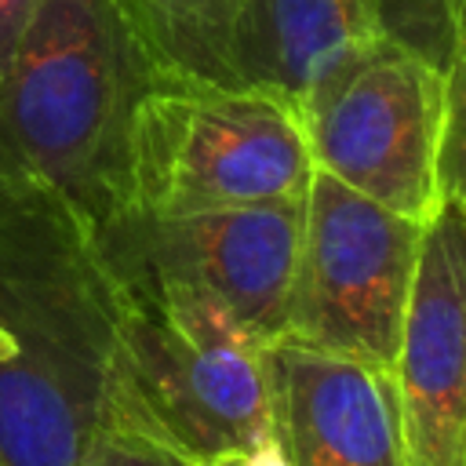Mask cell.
<instances>
[{"label": "cell", "instance_id": "obj_11", "mask_svg": "<svg viewBox=\"0 0 466 466\" xmlns=\"http://www.w3.org/2000/svg\"><path fill=\"white\" fill-rule=\"evenodd\" d=\"M164 80L240 87L233 73L237 0H116Z\"/></svg>", "mask_w": 466, "mask_h": 466}, {"label": "cell", "instance_id": "obj_7", "mask_svg": "<svg viewBox=\"0 0 466 466\" xmlns=\"http://www.w3.org/2000/svg\"><path fill=\"white\" fill-rule=\"evenodd\" d=\"M299 237L302 200L189 215L127 211L91 240L109 273L189 284L222 302L266 346L288 328Z\"/></svg>", "mask_w": 466, "mask_h": 466}, {"label": "cell", "instance_id": "obj_1", "mask_svg": "<svg viewBox=\"0 0 466 466\" xmlns=\"http://www.w3.org/2000/svg\"><path fill=\"white\" fill-rule=\"evenodd\" d=\"M0 466H84L102 426L120 288L51 193L0 171Z\"/></svg>", "mask_w": 466, "mask_h": 466}, {"label": "cell", "instance_id": "obj_6", "mask_svg": "<svg viewBox=\"0 0 466 466\" xmlns=\"http://www.w3.org/2000/svg\"><path fill=\"white\" fill-rule=\"evenodd\" d=\"M422 226L313 167L284 335L393 371Z\"/></svg>", "mask_w": 466, "mask_h": 466}, {"label": "cell", "instance_id": "obj_13", "mask_svg": "<svg viewBox=\"0 0 466 466\" xmlns=\"http://www.w3.org/2000/svg\"><path fill=\"white\" fill-rule=\"evenodd\" d=\"M437 189L441 197L466 204V55H459L444 73Z\"/></svg>", "mask_w": 466, "mask_h": 466}, {"label": "cell", "instance_id": "obj_8", "mask_svg": "<svg viewBox=\"0 0 466 466\" xmlns=\"http://www.w3.org/2000/svg\"><path fill=\"white\" fill-rule=\"evenodd\" d=\"M393 386L404 466H466V204L448 197L422 226Z\"/></svg>", "mask_w": 466, "mask_h": 466}, {"label": "cell", "instance_id": "obj_2", "mask_svg": "<svg viewBox=\"0 0 466 466\" xmlns=\"http://www.w3.org/2000/svg\"><path fill=\"white\" fill-rule=\"evenodd\" d=\"M160 69L116 0H40L0 73V171L98 237L131 211V146Z\"/></svg>", "mask_w": 466, "mask_h": 466}, {"label": "cell", "instance_id": "obj_16", "mask_svg": "<svg viewBox=\"0 0 466 466\" xmlns=\"http://www.w3.org/2000/svg\"><path fill=\"white\" fill-rule=\"evenodd\" d=\"M451 25H455V58L466 55V0H444Z\"/></svg>", "mask_w": 466, "mask_h": 466}, {"label": "cell", "instance_id": "obj_9", "mask_svg": "<svg viewBox=\"0 0 466 466\" xmlns=\"http://www.w3.org/2000/svg\"><path fill=\"white\" fill-rule=\"evenodd\" d=\"M266 375L288 466H404L393 371L280 335Z\"/></svg>", "mask_w": 466, "mask_h": 466}, {"label": "cell", "instance_id": "obj_5", "mask_svg": "<svg viewBox=\"0 0 466 466\" xmlns=\"http://www.w3.org/2000/svg\"><path fill=\"white\" fill-rule=\"evenodd\" d=\"M441 113L444 73L382 36L324 76L295 116L317 171L426 226L441 204Z\"/></svg>", "mask_w": 466, "mask_h": 466}, {"label": "cell", "instance_id": "obj_14", "mask_svg": "<svg viewBox=\"0 0 466 466\" xmlns=\"http://www.w3.org/2000/svg\"><path fill=\"white\" fill-rule=\"evenodd\" d=\"M84 466H189V462L142 433L120 426H98L84 455Z\"/></svg>", "mask_w": 466, "mask_h": 466}, {"label": "cell", "instance_id": "obj_3", "mask_svg": "<svg viewBox=\"0 0 466 466\" xmlns=\"http://www.w3.org/2000/svg\"><path fill=\"white\" fill-rule=\"evenodd\" d=\"M120 331L102 426L142 433L189 466L273 437L266 346L211 295L164 277H116Z\"/></svg>", "mask_w": 466, "mask_h": 466}, {"label": "cell", "instance_id": "obj_17", "mask_svg": "<svg viewBox=\"0 0 466 466\" xmlns=\"http://www.w3.org/2000/svg\"><path fill=\"white\" fill-rule=\"evenodd\" d=\"M18 353V346H15V339H11V331L0 324V364H7L11 357Z\"/></svg>", "mask_w": 466, "mask_h": 466}, {"label": "cell", "instance_id": "obj_12", "mask_svg": "<svg viewBox=\"0 0 466 466\" xmlns=\"http://www.w3.org/2000/svg\"><path fill=\"white\" fill-rule=\"evenodd\" d=\"M382 33L448 73L455 62V25L444 0H375Z\"/></svg>", "mask_w": 466, "mask_h": 466}, {"label": "cell", "instance_id": "obj_4", "mask_svg": "<svg viewBox=\"0 0 466 466\" xmlns=\"http://www.w3.org/2000/svg\"><path fill=\"white\" fill-rule=\"evenodd\" d=\"M309 178L299 116L266 91L160 80L138 109L131 146L138 215L299 204Z\"/></svg>", "mask_w": 466, "mask_h": 466}, {"label": "cell", "instance_id": "obj_15", "mask_svg": "<svg viewBox=\"0 0 466 466\" xmlns=\"http://www.w3.org/2000/svg\"><path fill=\"white\" fill-rule=\"evenodd\" d=\"M36 7H40V0H0V73L11 62V55H15L29 18L36 15Z\"/></svg>", "mask_w": 466, "mask_h": 466}, {"label": "cell", "instance_id": "obj_10", "mask_svg": "<svg viewBox=\"0 0 466 466\" xmlns=\"http://www.w3.org/2000/svg\"><path fill=\"white\" fill-rule=\"evenodd\" d=\"M382 36L375 0H237L229 55L240 87L299 113L324 76Z\"/></svg>", "mask_w": 466, "mask_h": 466}]
</instances>
